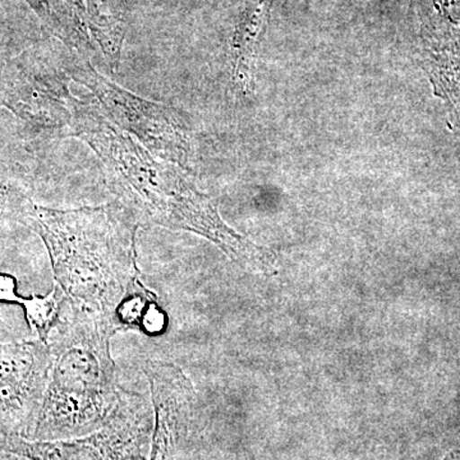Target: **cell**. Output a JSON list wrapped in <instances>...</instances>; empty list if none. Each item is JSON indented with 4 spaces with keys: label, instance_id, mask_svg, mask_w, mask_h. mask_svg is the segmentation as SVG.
Instances as JSON below:
<instances>
[{
    "label": "cell",
    "instance_id": "obj_3",
    "mask_svg": "<svg viewBox=\"0 0 460 460\" xmlns=\"http://www.w3.org/2000/svg\"><path fill=\"white\" fill-rule=\"evenodd\" d=\"M111 321L66 304L49 339L51 367L40 411L42 438H71L102 428L117 402Z\"/></svg>",
    "mask_w": 460,
    "mask_h": 460
},
{
    "label": "cell",
    "instance_id": "obj_9",
    "mask_svg": "<svg viewBox=\"0 0 460 460\" xmlns=\"http://www.w3.org/2000/svg\"><path fill=\"white\" fill-rule=\"evenodd\" d=\"M12 305H22L30 329L36 332L39 341L49 344L51 332L66 311V298L59 286H56L49 295L44 296L33 295L30 298H23L17 293Z\"/></svg>",
    "mask_w": 460,
    "mask_h": 460
},
{
    "label": "cell",
    "instance_id": "obj_11",
    "mask_svg": "<svg viewBox=\"0 0 460 460\" xmlns=\"http://www.w3.org/2000/svg\"><path fill=\"white\" fill-rule=\"evenodd\" d=\"M444 460H460V452L450 453Z\"/></svg>",
    "mask_w": 460,
    "mask_h": 460
},
{
    "label": "cell",
    "instance_id": "obj_4",
    "mask_svg": "<svg viewBox=\"0 0 460 460\" xmlns=\"http://www.w3.org/2000/svg\"><path fill=\"white\" fill-rule=\"evenodd\" d=\"M68 75L95 95L104 113L120 129L133 133L156 156L184 168L189 166V129L180 114L122 89L98 74L89 63L71 66Z\"/></svg>",
    "mask_w": 460,
    "mask_h": 460
},
{
    "label": "cell",
    "instance_id": "obj_10",
    "mask_svg": "<svg viewBox=\"0 0 460 460\" xmlns=\"http://www.w3.org/2000/svg\"><path fill=\"white\" fill-rule=\"evenodd\" d=\"M127 0H87L84 13L96 40L104 49L122 47Z\"/></svg>",
    "mask_w": 460,
    "mask_h": 460
},
{
    "label": "cell",
    "instance_id": "obj_7",
    "mask_svg": "<svg viewBox=\"0 0 460 460\" xmlns=\"http://www.w3.org/2000/svg\"><path fill=\"white\" fill-rule=\"evenodd\" d=\"M33 11L69 49L89 58L93 48L87 35L84 0H27Z\"/></svg>",
    "mask_w": 460,
    "mask_h": 460
},
{
    "label": "cell",
    "instance_id": "obj_2",
    "mask_svg": "<svg viewBox=\"0 0 460 460\" xmlns=\"http://www.w3.org/2000/svg\"><path fill=\"white\" fill-rule=\"evenodd\" d=\"M22 214L48 248L66 304L118 330L120 305L145 287L136 252L138 224L109 205L56 210L30 202Z\"/></svg>",
    "mask_w": 460,
    "mask_h": 460
},
{
    "label": "cell",
    "instance_id": "obj_5",
    "mask_svg": "<svg viewBox=\"0 0 460 460\" xmlns=\"http://www.w3.org/2000/svg\"><path fill=\"white\" fill-rule=\"evenodd\" d=\"M49 345L39 341L0 343V420L40 411L49 381Z\"/></svg>",
    "mask_w": 460,
    "mask_h": 460
},
{
    "label": "cell",
    "instance_id": "obj_12",
    "mask_svg": "<svg viewBox=\"0 0 460 460\" xmlns=\"http://www.w3.org/2000/svg\"><path fill=\"white\" fill-rule=\"evenodd\" d=\"M3 323H2V321H0V335H2V332H3Z\"/></svg>",
    "mask_w": 460,
    "mask_h": 460
},
{
    "label": "cell",
    "instance_id": "obj_8",
    "mask_svg": "<svg viewBox=\"0 0 460 460\" xmlns=\"http://www.w3.org/2000/svg\"><path fill=\"white\" fill-rule=\"evenodd\" d=\"M420 33L440 45L460 44V0H411Z\"/></svg>",
    "mask_w": 460,
    "mask_h": 460
},
{
    "label": "cell",
    "instance_id": "obj_6",
    "mask_svg": "<svg viewBox=\"0 0 460 460\" xmlns=\"http://www.w3.org/2000/svg\"><path fill=\"white\" fill-rule=\"evenodd\" d=\"M274 0H246L233 39V78L246 91L252 80L257 47L268 25Z\"/></svg>",
    "mask_w": 460,
    "mask_h": 460
},
{
    "label": "cell",
    "instance_id": "obj_1",
    "mask_svg": "<svg viewBox=\"0 0 460 460\" xmlns=\"http://www.w3.org/2000/svg\"><path fill=\"white\" fill-rule=\"evenodd\" d=\"M72 136L93 148L108 172L119 208L135 222L195 233L242 268L272 274L274 253L226 226L210 196L177 166L157 162L132 137L108 122L95 105L75 100ZM136 223V222H135ZM137 224V223H136Z\"/></svg>",
    "mask_w": 460,
    "mask_h": 460
}]
</instances>
